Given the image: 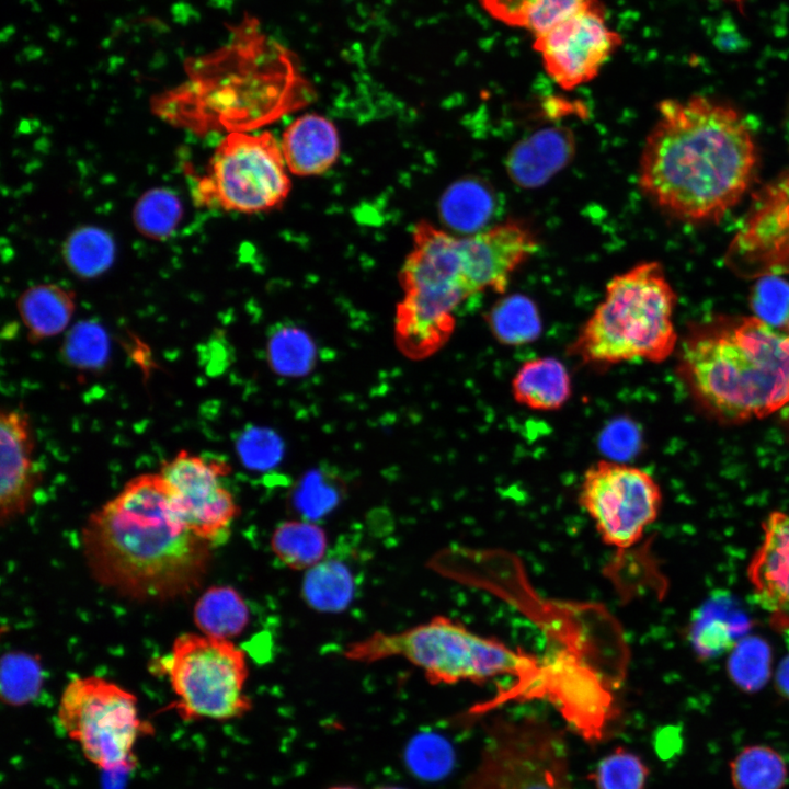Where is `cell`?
<instances>
[{"label": "cell", "mask_w": 789, "mask_h": 789, "mask_svg": "<svg viewBox=\"0 0 789 789\" xmlns=\"http://www.w3.org/2000/svg\"><path fill=\"white\" fill-rule=\"evenodd\" d=\"M734 789H784L789 769L784 756L766 744L741 748L729 763Z\"/></svg>", "instance_id": "25"}, {"label": "cell", "mask_w": 789, "mask_h": 789, "mask_svg": "<svg viewBox=\"0 0 789 789\" xmlns=\"http://www.w3.org/2000/svg\"><path fill=\"white\" fill-rule=\"evenodd\" d=\"M650 769L636 753L618 746L587 776L596 789H644Z\"/></svg>", "instance_id": "33"}, {"label": "cell", "mask_w": 789, "mask_h": 789, "mask_svg": "<svg viewBox=\"0 0 789 789\" xmlns=\"http://www.w3.org/2000/svg\"><path fill=\"white\" fill-rule=\"evenodd\" d=\"M775 684L779 695L789 700V655L779 664L775 675Z\"/></svg>", "instance_id": "40"}, {"label": "cell", "mask_w": 789, "mask_h": 789, "mask_svg": "<svg viewBox=\"0 0 789 789\" xmlns=\"http://www.w3.org/2000/svg\"><path fill=\"white\" fill-rule=\"evenodd\" d=\"M76 304L72 291L56 284H38L24 290L18 311L33 343L56 336L70 323Z\"/></svg>", "instance_id": "20"}, {"label": "cell", "mask_w": 789, "mask_h": 789, "mask_svg": "<svg viewBox=\"0 0 789 789\" xmlns=\"http://www.w3.org/2000/svg\"><path fill=\"white\" fill-rule=\"evenodd\" d=\"M758 161L754 134L735 106L705 95L666 99L643 142L638 184L665 215L712 222L743 198Z\"/></svg>", "instance_id": "1"}, {"label": "cell", "mask_w": 789, "mask_h": 789, "mask_svg": "<svg viewBox=\"0 0 789 789\" xmlns=\"http://www.w3.org/2000/svg\"><path fill=\"white\" fill-rule=\"evenodd\" d=\"M194 621L203 634L229 640L239 636L249 622V608L230 586H213L196 602Z\"/></svg>", "instance_id": "22"}, {"label": "cell", "mask_w": 789, "mask_h": 789, "mask_svg": "<svg viewBox=\"0 0 789 789\" xmlns=\"http://www.w3.org/2000/svg\"><path fill=\"white\" fill-rule=\"evenodd\" d=\"M290 173L312 176L327 172L340 155L334 124L318 114H305L289 123L279 140Z\"/></svg>", "instance_id": "16"}, {"label": "cell", "mask_w": 789, "mask_h": 789, "mask_svg": "<svg viewBox=\"0 0 789 789\" xmlns=\"http://www.w3.org/2000/svg\"><path fill=\"white\" fill-rule=\"evenodd\" d=\"M376 789H403V788L395 787V786H384V787H378Z\"/></svg>", "instance_id": "43"}, {"label": "cell", "mask_w": 789, "mask_h": 789, "mask_svg": "<svg viewBox=\"0 0 789 789\" xmlns=\"http://www.w3.org/2000/svg\"><path fill=\"white\" fill-rule=\"evenodd\" d=\"M733 1H735V2H741L742 0H733Z\"/></svg>", "instance_id": "45"}, {"label": "cell", "mask_w": 789, "mask_h": 789, "mask_svg": "<svg viewBox=\"0 0 789 789\" xmlns=\"http://www.w3.org/2000/svg\"><path fill=\"white\" fill-rule=\"evenodd\" d=\"M182 215L179 197L170 190L160 187L140 196L133 210V220L141 235L158 240L172 235Z\"/></svg>", "instance_id": "30"}, {"label": "cell", "mask_w": 789, "mask_h": 789, "mask_svg": "<svg viewBox=\"0 0 789 789\" xmlns=\"http://www.w3.org/2000/svg\"><path fill=\"white\" fill-rule=\"evenodd\" d=\"M271 548L287 568L309 570L324 559L328 539L324 529L311 521H287L274 529Z\"/></svg>", "instance_id": "26"}, {"label": "cell", "mask_w": 789, "mask_h": 789, "mask_svg": "<svg viewBox=\"0 0 789 789\" xmlns=\"http://www.w3.org/2000/svg\"><path fill=\"white\" fill-rule=\"evenodd\" d=\"M489 324L498 341L510 345L529 343L541 330L535 304L519 295L499 301L489 313Z\"/></svg>", "instance_id": "29"}, {"label": "cell", "mask_w": 789, "mask_h": 789, "mask_svg": "<svg viewBox=\"0 0 789 789\" xmlns=\"http://www.w3.org/2000/svg\"><path fill=\"white\" fill-rule=\"evenodd\" d=\"M341 488L325 473L306 474L293 494V505L304 519L313 522L327 515L339 503Z\"/></svg>", "instance_id": "36"}, {"label": "cell", "mask_w": 789, "mask_h": 789, "mask_svg": "<svg viewBox=\"0 0 789 789\" xmlns=\"http://www.w3.org/2000/svg\"><path fill=\"white\" fill-rule=\"evenodd\" d=\"M344 656L361 663L401 656L421 668L431 684L482 683L500 675H514L521 678L519 684L527 679L517 696L524 698L540 677L536 675L534 659L444 616L397 633L377 631L351 643Z\"/></svg>", "instance_id": "6"}, {"label": "cell", "mask_w": 789, "mask_h": 789, "mask_svg": "<svg viewBox=\"0 0 789 789\" xmlns=\"http://www.w3.org/2000/svg\"><path fill=\"white\" fill-rule=\"evenodd\" d=\"M61 352L64 358L78 369L101 368L110 353L107 334L98 323H78L66 336Z\"/></svg>", "instance_id": "34"}, {"label": "cell", "mask_w": 789, "mask_h": 789, "mask_svg": "<svg viewBox=\"0 0 789 789\" xmlns=\"http://www.w3.org/2000/svg\"><path fill=\"white\" fill-rule=\"evenodd\" d=\"M267 355L275 371L297 377L311 369L316 348L305 331L294 325H281L268 339Z\"/></svg>", "instance_id": "31"}, {"label": "cell", "mask_w": 789, "mask_h": 789, "mask_svg": "<svg viewBox=\"0 0 789 789\" xmlns=\"http://www.w3.org/2000/svg\"><path fill=\"white\" fill-rule=\"evenodd\" d=\"M355 580L351 569L333 558L306 571L301 596L306 604L321 613H341L352 602Z\"/></svg>", "instance_id": "23"}, {"label": "cell", "mask_w": 789, "mask_h": 789, "mask_svg": "<svg viewBox=\"0 0 789 789\" xmlns=\"http://www.w3.org/2000/svg\"><path fill=\"white\" fill-rule=\"evenodd\" d=\"M512 393L518 404L531 410L554 411L571 396V377L557 358H533L524 362L516 371Z\"/></svg>", "instance_id": "19"}, {"label": "cell", "mask_w": 789, "mask_h": 789, "mask_svg": "<svg viewBox=\"0 0 789 789\" xmlns=\"http://www.w3.org/2000/svg\"><path fill=\"white\" fill-rule=\"evenodd\" d=\"M538 248L533 228L517 219L464 236L420 220L400 271L403 297L396 312L400 350L413 359L438 351L455 329L456 308L479 293H503Z\"/></svg>", "instance_id": "2"}, {"label": "cell", "mask_w": 789, "mask_h": 789, "mask_svg": "<svg viewBox=\"0 0 789 789\" xmlns=\"http://www.w3.org/2000/svg\"><path fill=\"white\" fill-rule=\"evenodd\" d=\"M598 0H585L573 13L535 39L549 77L562 89L573 90L592 81L621 45Z\"/></svg>", "instance_id": "13"}, {"label": "cell", "mask_w": 789, "mask_h": 789, "mask_svg": "<svg viewBox=\"0 0 789 789\" xmlns=\"http://www.w3.org/2000/svg\"><path fill=\"white\" fill-rule=\"evenodd\" d=\"M585 0H481L499 21L523 27L536 37L576 11Z\"/></svg>", "instance_id": "24"}, {"label": "cell", "mask_w": 789, "mask_h": 789, "mask_svg": "<svg viewBox=\"0 0 789 789\" xmlns=\"http://www.w3.org/2000/svg\"><path fill=\"white\" fill-rule=\"evenodd\" d=\"M785 124H786V130H787V134H788V137H789V95H788V102H787V107H786V119H785Z\"/></svg>", "instance_id": "41"}, {"label": "cell", "mask_w": 789, "mask_h": 789, "mask_svg": "<svg viewBox=\"0 0 789 789\" xmlns=\"http://www.w3.org/2000/svg\"><path fill=\"white\" fill-rule=\"evenodd\" d=\"M676 294L659 262L615 275L603 300L581 327L570 353L608 366L634 359L659 363L674 351Z\"/></svg>", "instance_id": "5"}, {"label": "cell", "mask_w": 789, "mask_h": 789, "mask_svg": "<svg viewBox=\"0 0 789 789\" xmlns=\"http://www.w3.org/2000/svg\"><path fill=\"white\" fill-rule=\"evenodd\" d=\"M57 720L85 758L110 773L134 768L136 742L151 730L139 717L135 695L98 676L76 677L67 684Z\"/></svg>", "instance_id": "8"}, {"label": "cell", "mask_w": 789, "mask_h": 789, "mask_svg": "<svg viewBox=\"0 0 789 789\" xmlns=\"http://www.w3.org/2000/svg\"><path fill=\"white\" fill-rule=\"evenodd\" d=\"M461 789H573L562 733L533 719L494 723Z\"/></svg>", "instance_id": "10"}, {"label": "cell", "mask_w": 789, "mask_h": 789, "mask_svg": "<svg viewBox=\"0 0 789 789\" xmlns=\"http://www.w3.org/2000/svg\"><path fill=\"white\" fill-rule=\"evenodd\" d=\"M31 420L20 409L3 410L0 418V517L10 522L28 508L38 472L34 461Z\"/></svg>", "instance_id": "14"}, {"label": "cell", "mask_w": 789, "mask_h": 789, "mask_svg": "<svg viewBox=\"0 0 789 789\" xmlns=\"http://www.w3.org/2000/svg\"><path fill=\"white\" fill-rule=\"evenodd\" d=\"M751 306L755 317L767 324L785 327L789 320V283L771 274L763 276L752 289Z\"/></svg>", "instance_id": "37"}, {"label": "cell", "mask_w": 789, "mask_h": 789, "mask_svg": "<svg viewBox=\"0 0 789 789\" xmlns=\"http://www.w3.org/2000/svg\"><path fill=\"white\" fill-rule=\"evenodd\" d=\"M492 213L491 191L476 180H461L450 185L439 203V214L446 226L466 235L482 230Z\"/></svg>", "instance_id": "27"}, {"label": "cell", "mask_w": 789, "mask_h": 789, "mask_svg": "<svg viewBox=\"0 0 789 789\" xmlns=\"http://www.w3.org/2000/svg\"><path fill=\"white\" fill-rule=\"evenodd\" d=\"M43 673L31 655L14 652L3 656L1 663L2 695L11 704L31 699L42 685Z\"/></svg>", "instance_id": "35"}, {"label": "cell", "mask_w": 789, "mask_h": 789, "mask_svg": "<svg viewBox=\"0 0 789 789\" xmlns=\"http://www.w3.org/2000/svg\"><path fill=\"white\" fill-rule=\"evenodd\" d=\"M329 789H356V788H354L352 786H335V787H332Z\"/></svg>", "instance_id": "42"}, {"label": "cell", "mask_w": 789, "mask_h": 789, "mask_svg": "<svg viewBox=\"0 0 789 789\" xmlns=\"http://www.w3.org/2000/svg\"><path fill=\"white\" fill-rule=\"evenodd\" d=\"M62 254L73 274L82 278H94L112 265L115 243L101 228L81 227L67 238Z\"/></svg>", "instance_id": "28"}, {"label": "cell", "mask_w": 789, "mask_h": 789, "mask_svg": "<svg viewBox=\"0 0 789 789\" xmlns=\"http://www.w3.org/2000/svg\"><path fill=\"white\" fill-rule=\"evenodd\" d=\"M761 194L744 232L737 238V251L746 248L757 254L789 253V170Z\"/></svg>", "instance_id": "18"}, {"label": "cell", "mask_w": 789, "mask_h": 789, "mask_svg": "<svg viewBox=\"0 0 789 789\" xmlns=\"http://www.w3.org/2000/svg\"><path fill=\"white\" fill-rule=\"evenodd\" d=\"M762 527L763 539L747 578L773 627L789 632V514L771 512Z\"/></svg>", "instance_id": "15"}, {"label": "cell", "mask_w": 789, "mask_h": 789, "mask_svg": "<svg viewBox=\"0 0 789 789\" xmlns=\"http://www.w3.org/2000/svg\"><path fill=\"white\" fill-rule=\"evenodd\" d=\"M237 451L245 467L253 470H267L281 460L283 444L273 431L251 427L238 438Z\"/></svg>", "instance_id": "38"}, {"label": "cell", "mask_w": 789, "mask_h": 789, "mask_svg": "<svg viewBox=\"0 0 789 789\" xmlns=\"http://www.w3.org/2000/svg\"><path fill=\"white\" fill-rule=\"evenodd\" d=\"M685 365L704 401L727 418L761 419L789 403V334L755 316L689 344Z\"/></svg>", "instance_id": "4"}, {"label": "cell", "mask_w": 789, "mask_h": 789, "mask_svg": "<svg viewBox=\"0 0 789 789\" xmlns=\"http://www.w3.org/2000/svg\"><path fill=\"white\" fill-rule=\"evenodd\" d=\"M784 328H785V330H786V333L789 334V320H788V322L786 323V325H785Z\"/></svg>", "instance_id": "44"}, {"label": "cell", "mask_w": 789, "mask_h": 789, "mask_svg": "<svg viewBox=\"0 0 789 789\" xmlns=\"http://www.w3.org/2000/svg\"><path fill=\"white\" fill-rule=\"evenodd\" d=\"M88 565L101 584L133 599L165 601L197 587L211 545L180 517L160 473H142L90 515Z\"/></svg>", "instance_id": "3"}, {"label": "cell", "mask_w": 789, "mask_h": 789, "mask_svg": "<svg viewBox=\"0 0 789 789\" xmlns=\"http://www.w3.org/2000/svg\"><path fill=\"white\" fill-rule=\"evenodd\" d=\"M159 667L168 674L176 696L173 707L185 721H227L252 709L244 694L247 656L230 640L183 633Z\"/></svg>", "instance_id": "7"}, {"label": "cell", "mask_w": 789, "mask_h": 789, "mask_svg": "<svg viewBox=\"0 0 789 789\" xmlns=\"http://www.w3.org/2000/svg\"><path fill=\"white\" fill-rule=\"evenodd\" d=\"M410 762L414 771L428 779L445 776L454 764V752L449 743L435 734L418 737L410 750Z\"/></svg>", "instance_id": "39"}, {"label": "cell", "mask_w": 789, "mask_h": 789, "mask_svg": "<svg viewBox=\"0 0 789 789\" xmlns=\"http://www.w3.org/2000/svg\"><path fill=\"white\" fill-rule=\"evenodd\" d=\"M574 148L570 130H540L512 149L506 163L508 174L518 185H541L569 163Z\"/></svg>", "instance_id": "17"}, {"label": "cell", "mask_w": 789, "mask_h": 789, "mask_svg": "<svg viewBox=\"0 0 789 789\" xmlns=\"http://www.w3.org/2000/svg\"><path fill=\"white\" fill-rule=\"evenodd\" d=\"M747 617L728 597H716L701 607L689 625V641L702 659L732 649L748 629Z\"/></svg>", "instance_id": "21"}, {"label": "cell", "mask_w": 789, "mask_h": 789, "mask_svg": "<svg viewBox=\"0 0 789 789\" xmlns=\"http://www.w3.org/2000/svg\"><path fill=\"white\" fill-rule=\"evenodd\" d=\"M579 503L603 541L620 549L642 537L658 517L662 493L647 471L613 460H599L584 473Z\"/></svg>", "instance_id": "11"}, {"label": "cell", "mask_w": 789, "mask_h": 789, "mask_svg": "<svg viewBox=\"0 0 789 789\" xmlns=\"http://www.w3.org/2000/svg\"><path fill=\"white\" fill-rule=\"evenodd\" d=\"M771 650L758 637L740 639L732 648L728 673L733 683L743 691L762 689L770 677Z\"/></svg>", "instance_id": "32"}, {"label": "cell", "mask_w": 789, "mask_h": 789, "mask_svg": "<svg viewBox=\"0 0 789 789\" xmlns=\"http://www.w3.org/2000/svg\"><path fill=\"white\" fill-rule=\"evenodd\" d=\"M229 470L220 458H205L183 449L164 461L159 471L186 527L210 545L227 539L239 511L222 483Z\"/></svg>", "instance_id": "12"}, {"label": "cell", "mask_w": 789, "mask_h": 789, "mask_svg": "<svg viewBox=\"0 0 789 789\" xmlns=\"http://www.w3.org/2000/svg\"><path fill=\"white\" fill-rule=\"evenodd\" d=\"M281 142L270 132H230L215 149L195 187L203 206L255 214L281 205L290 179Z\"/></svg>", "instance_id": "9"}]
</instances>
